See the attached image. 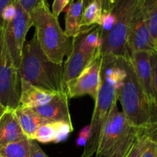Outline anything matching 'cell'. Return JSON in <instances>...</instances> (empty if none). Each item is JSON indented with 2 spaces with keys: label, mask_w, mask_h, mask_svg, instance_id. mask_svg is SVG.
Masks as SVG:
<instances>
[{
  "label": "cell",
  "mask_w": 157,
  "mask_h": 157,
  "mask_svg": "<svg viewBox=\"0 0 157 157\" xmlns=\"http://www.w3.org/2000/svg\"><path fill=\"white\" fill-rule=\"evenodd\" d=\"M18 77L32 85L53 93L66 92L64 69L46 57L40 48L36 34L25 41L18 67Z\"/></svg>",
  "instance_id": "1"
},
{
  "label": "cell",
  "mask_w": 157,
  "mask_h": 157,
  "mask_svg": "<svg viewBox=\"0 0 157 157\" xmlns=\"http://www.w3.org/2000/svg\"><path fill=\"white\" fill-rule=\"evenodd\" d=\"M30 18L42 52L51 61L62 64L64 56L68 57L71 53L73 38L67 36L61 29L47 2L38 5L30 14Z\"/></svg>",
  "instance_id": "2"
},
{
  "label": "cell",
  "mask_w": 157,
  "mask_h": 157,
  "mask_svg": "<svg viewBox=\"0 0 157 157\" xmlns=\"http://www.w3.org/2000/svg\"><path fill=\"white\" fill-rule=\"evenodd\" d=\"M121 58L126 76L121 87L116 91L117 98L129 122L136 128L141 129L150 121L153 107L138 80L129 56Z\"/></svg>",
  "instance_id": "3"
},
{
  "label": "cell",
  "mask_w": 157,
  "mask_h": 157,
  "mask_svg": "<svg viewBox=\"0 0 157 157\" xmlns=\"http://www.w3.org/2000/svg\"><path fill=\"white\" fill-rule=\"evenodd\" d=\"M137 136V128L129 122L115 102L104 125L96 157H125Z\"/></svg>",
  "instance_id": "4"
},
{
  "label": "cell",
  "mask_w": 157,
  "mask_h": 157,
  "mask_svg": "<svg viewBox=\"0 0 157 157\" xmlns=\"http://www.w3.org/2000/svg\"><path fill=\"white\" fill-rule=\"evenodd\" d=\"M117 101L115 84L110 76L108 67L101 61V85L90 125V138L84 147L81 157H92L96 153L101 134L111 107Z\"/></svg>",
  "instance_id": "5"
},
{
  "label": "cell",
  "mask_w": 157,
  "mask_h": 157,
  "mask_svg": "<svg viewBox=\"0 0 157 157\" xmlns=\"http://www.w3.org/2000/svg\"><path fill=\"white\" fill-rule=\"evenodd\" d=\"M139 0H116L111 9L115 20L112 29L100 35L101 53L117 57L127 56V37L133 12Z\"/></svg>",
  "instance_id": "6"
},
{
  "label": "cell",
  "mask_w": 157,
  "mask_h": 157,
  "mask_svg": "<svg viewBox=\"0 0 157 157\" xmlns=\"http://www.w3.org/2000/svg\"><path fill=\"white\" fill-rule=\"evenodd\" d=\"M20 81L18 69L9 52L3 29H0V104L6 108L19 105Z\"/></svg>",
  "instance_id": "7"
},
{
  "label": "cell",
  "mask_w": 157,
  "mask_h": 157,
  "mask_svg": "<svg viewBox=\"0 0 157 157\" xmlns=\"http://www.w3.org/2000/svg\"><path fill=\"white\" fill-rule=\"evenodd\" d=\"M15 3L16 14L10 22L5 23L3 32L6 45L14 64L18 70L26 35L32 27V21L30 15L21 9L17 1Z\"/></svg>",
  "instance_id": "8"
},
{
  "label": "cell",
  "mask_w": 157,
  "mask_h": 157,
  "mask_svg": "<svg viewBox=\"0 0 157 157\" xmlns=\"http://www.w3.org/2000/svg\"><path fill=\"white\" fill-rule=\"evenodd\" d=\"M101 53H98L81 71V73L66 84L68 98L89 95L96 101L101 85Z\"/></svg>",
  "instance_id": "9"
},
{
  "label": "cell",
  "mask_w": 157,
  "mask_h": 157,
  "mask_svg": "<svg viewBox=\"0 0 157 157\" xmlns=\"http://www.w3.org/2000/svg\"><path fill=\"white\" fill-rule=\"evenodd\" d=\"M144 0L138 1L130 22L127 37V55L136 51L154 52V40L149 31L143 8Z\"/></svg>",
  "instance_id": "10"
},
{
  "label": "cell",
  "mask_w": 157,
  "mask_h": 157,
  "mask_svg": "<svg viewBox=\"0 0 157 157\" xmlns=\"http://www.w3.org/2000/svg\"><path fill=\"white\" fill-rule=\"evenodd\" d=\"M152 52L150 51H136L130 53L128 56L147 99L153 107L154 104V92L151 64Z\"/></svg>",
  "instance_id": "11"
},
{
  "label": "cell",
  "mask_w": 157,
  "mask_h": 157,
  "mask_svg": "<svg viewBox=\"0 0 157 157\" xmlns=\"http://www.w3.org/2000/svg\"><path fill=\"white\" fill-rule=\"evenodd\" d=\"M32 110L50 122H65L72 124L67 92L57 93L48 103Z\"/></svg>",
  "instance_id": "12"
},
{
  "label": "cell",
  "mask_w": 157,
  "mask_h": 157,
  "mask_svg": "<svg viewBox=\"0 0 157 157\" xmlns=\"http://www.w3.org/2000/svg\"><path fill=\"white\" fill-rule=\"evenodd\" d=\"M25 139L27 136L20 127L14 109L8 108L0 117V149Z\"/></svg>",
  "instance_id": "13"
},
{
  "label": "cell",
  "mask_w": 157,
  "mask_h": 157,
  "mask_svg": "<svg viewBox=\"0 0 157 157\" xmlns=\"http://www.w3.org/2000/svg\"><path fill=\"white\" fill-rule=\"evenodd\" d=\"M19 105L28 108H35L48 103L57 93L48 91L32 85L23 78H20Z\"/></svg>",
  "instance_id": "14"
},
{
  "label": "cell",
  "mask_w": 157,
  "mask_h": 157,
  "mask_svg": "<svg viewBox=\"0 0 157 157\" xmlns=\"http://www.w3.org/2000/svg\"><path fill=\"white\" fill-rule=\"evenodd\" d=\"M14 111L23 133L29 140L32 139L34 133L40 126L50 123V121L41 117L31 108L18 105L14 109Z\"/></svg>",
  "instance_id": "15"
},
{
  "label": "cell",
  "mask_w": 157,
  "mask_h": 157,
  "mask_svg": "<svg viewBox=\"0 0 157 157\" xmlns=\"http://www.w3.org/2000/svg\"><path fill=\"white\" fill-rule=\"evenodd\" d=\"M94 58L86 56L73 44L71 53L67 57L64 64V82L65 86L69 81L76 78Z\"/></svg>",
  "instance_id": "16"
},
{
  "label": "cell",
  "mask_w": 157,
  "mask_h": 157,
  "mask_svg": "<svg viewBox=\"0 0 157 157\" xmlns=\"http://www.w3.org/2000/svg\"><path fill=\"white\" fill-rule=\"evenodd\" d=\"M83 13L82 0H77L75 2H71L65 15L66 35L71 38H75L87 28H82L81 25Z\"/></svg>",
  "instance_id": "17"
},
{
  "label": "cell",
  "mask_w": 157,
  "mask_h": 157,
  "mask_svg": "<svg viewBox=\"0 0 157 157\" xmlns=\"http://www.w3.org/2000/svg\"><path fill=\"white\" fill-rule=\"evenodd\" d=\"M103 15L101 0H94L83 9L81 25L82 28H90L99 25Z\"/></svg>",
  "instance_id": "18"
},
{
  "label": "cell",
  "mask_w": 157,
  "mask_h": 157,
  "mask_svg": "<svg viewBox=\"0 0 157 157\" xmlns=\"http://www.w3.org/2000/svg\"><path fill=\"white\" fill-rule=\"evenodd\" d=\"M0 153L2 157H30L31 140L27 138L9 144L0 149Z\"/></svg>",
  "instance_id": "19"
},
{
  "label": "cell",
  "mask_w": 157,
  "mask_h": 157,
  "mask_svg": "<svg viewBox=\"0 0 157 157\" xmlns=\"http://www.w3.org/2000/svg\"><path fill=\"white\" fill-rule=\"evenodd\" d=\"M144 15L153 39L157 38V0H144Z\"/></svg>",
  "instance_id": "20"
},
{
  "label": "cell",
  "mask_w": 157,
  "mask_h": 157,
  "mask_svg": "<svg viewBox=\"0 0 157 157\" xmlns=\"http://www.w3.org/2000/svg\"><path fill=\"white\" fill-rule=\"evenodd\" d=\"M56 124L50 122L40 126L32 136V140L38 141L41 144L54 143L56 136Z\"/></svg>",
  "instance_id": "21"
},
{
  "label": "cell",
  "mask_w": 157,
  "mask_h": 157,
  "mask_svg": "<svg viewBox=\"0 0 157 157\" xmlns=\"http://www.w3.org/2000/svg\"><path fill=\"white\" fill-rule=\"evenodd\" d=\"M138 130V136H142L157 144V118H150V121Z\"/></svg>",
  "instance_id": "22"
},
{
  "label": "cell",
  "mask_w": 157,
  "mask_h": 157,
  "mask_svg": "<svg viewBox=\"0 0 157 157\" xmlns=\"http://www.w3.org/2000/svg\"><path fill=\"white\" fill-rule=\"evenodd\" d=\"M55 124L57 132L54 143L58 144L67 139L69 134L74 130V127L72 124H69L65 122H55Z\"/></svg>",
  "instance_id": "23"
},
{
  "label": "cell",
  "mask_w": 157,
  "mask_h": 157,
  "mask_svg": "<svg viewBox=\"0 0 157 157\" xmlns=\"http://www.w3.org/2000/svg\"><path fill=\"white\" fill-rule=\"evenodd\" d=\"M141 157H157L156 143L144 137V146H143L142 153H141Z\"/></svg>",
  "instance_id": "24"
},
{
  "label": "cell",
  "mask_w": 157,
  "mask_h": 157,
  "mask_svg": "<svg viewBox=\"0 0 157 157\" xmlns=\"http://www.w3.org/2000/svg\"><path fill=\"white\" fill-rule=\"evenodd\" d=\"M151 64L153 71V86L154 92V104L153 107L157 108V54L155 52H152Z\"/></svg>",
  "instance_id": "25"
},
{
  "label": "cell",
  "mask_w": 157,
  "mask_h": 157,
  "mask_svg": "<svg viewBox=\"0 0 157 157\" xmlns=\"http://www.w3.org/2000/svg\"><path fill=\"white\" fill-rule=\"evenodd\" d=\"M144 136H138L137 139L132 146L131 149L125 157H141L143 146H144Z\"/></svg>",
  "instance_id": "26"
},
{
  "label": "cell",
  "mask_w": 157,
  "mask_h": 157,
  "mask_svg": "<svg viewBox=\"0 0 157 157\" xmlns=\"http://www.w3.org/2000/svg\"><path fill=\"white\" fill-rule=\"evenodd\" d=\"M16 1L23 10L30 15L32 11L38 5L44 2V0H16Z\"/></svg>",
  "instance_id": "27"
},
{
  "label": "cell",
  "mask_w": 157,
  "mask_h": 157,
  "mask_svg": "<svg viewBox=\"0 0 157 157\" xmlns=\"http://www.w3.org/2000/svg\"><path fill=\"white\" fill-rule=\"evenodd\" d=\"M90 138V125H86L80 130L76 139L77 147H85Z\"/></svg>",
  "instance_id": "28"
},
{
  "label": "cell",
  "mask_w": 157,
  "mask_h": 157,
  "mask_svg": "<svg viewBox=\"0 0 157 157\" xmlns=\"http://www.w3.org/2000/svg\"><path fill=\"white\" fill-rule=\"evenodd\" d=\"M73 1L74 0H54L52 12L55 17L58 18L60 14L64 10L67 5Z\"/></svg>",
  "instance_id": "29"
},
{
  "label": "cell",
  "mask_w": 157,
  "mask_h": 157,
  "mask_svg": "<svg viewBox=\"0 0 157 157\" xmlns=\"http://www.w3.org/2000/svg\"><path fill=\"white\" fill-rule=\"evenodd\" d=\"M16 3L15 2L13 3V4L9 5L5 9L2 13V20L4 21V24L5 23L10 22L13 19L15 14H16Z\"/></svg>",
  "instance_id": "30"
},
{
  "label": "cell",
  "mask_w": 157,
  "mask_h": 157,
  "mask_svg": "<svg viewBox=\"0 0 157 157\" xmlns=\"http://www.w3.org/2000/svg\"><path fill=\"white\" fill-rule=\"evenodd\" d=\"M30 157H49L44 150L38 146L36 141L31 140V156Z\"/></svg>",
  "instance_id": "31"
},
{
  "label": "cell",
  "mask_w": 157,
  "mask_h": 157,
  "mask_svg": "<svg viewBox=\"0 0 157 157\" xmlns=\"http://www.w3.org/2000/svg\"><path fill=\"white\" fill-rule=\"evenodd\" d=\"M94 0H82L83 4V9L88 6L91 2ZM102 2V8H103V14L108 13L110 10H111L112 7L113 6V0H101Z\"/></svg>",
  "instance_id": "32"
},
{
  "label": "cell",
  "mask_w": 157,
  "mask_h": 157,
  "mask_svg": "<svg viewBox=\"0 0 157 157\" xmlns=\"http://www.w3.org/2000/svg\"><path fill=\"white\" fill-rule=\"evenodd\" d=\"M16 0H0V29L4 27V21L2 20V13L8 6L13 4Z\"/></svg>",
  "instance_id": "33"
},
{
  "label": "cell",
  "mask_w": 157,
  "mask_h": 157,
  "mask_svg": "<svg viewBox=\"0 0 157 157\" xmlns=\"http://www.w3.org/2000/svg\"><path fill=\"white\" fill-rule=\"evenodd\" d=\"M150 118H157V108L156 107L152 108V115Z\"/></svg>",
  "instance_id": "34"
},
{
  "label": "cell",
  "mask_w": 157,
  "mask_h": 157,
  "mask_svg": "<svg viewBox=\"0 0 157 157\" xmlns=\"http://www.w3.org/2000/svg\"><path fill=\"white\" fill-rule=\"evenodd\" d=\"M7 109L8 108H6V107H4L2 104H0V117L2 116V114L5 113V112H6V110H7Z\"/></svg>",
  "instance_id": "35"
},
{
  "label": "cell",
  "mask_w": 157,
  "mask_h": 157,
  "mask_svg": "<svg viewBox=\"0 0 157 157\" xmlns=\"http://www.w3.org/2000/svg\"><path fill=\"white\" fill-rule=\"evenodd\" d=\"M154 52L157 54V38L154 41Z\"/></svg>",
  "instance_id": "36"
},
{
  "label": "cell",
  "mask_w": 157,
  "mask_h": 157,
  "mask_svg": "<svg viewBox=\"0 0 157 157\" xmlns=\"http://www.w3.org/2000/svg\"><path fill=\"white\" fill-rule=\"evenodd\" d=\"M115 1H116V0H113V4H114V2H115Z\"/></svg>",
  "instance_id": "37"
},
{
  "label": "cell",
  "mask_w": 157,
  "mask_h": 157,
  "mask_svg": "<svg viewBox=\"0 0 157 157\" xmlns=\"http://www.w3.org/2000/svg\"><path fill=\"white\" fill-rule=\"evenodd\" d=\"M0 157H2V154H1V153H0Z\"/></svg>",
  "instance_id": "38"
},
{
  "label": "cell",
  "mask_w": 157,
  "mask_h": 157,
  "mask_svg": "<svg viewBox=\"0 0 157 157\" xmlns=\"http://www.w3.org/2000/svg\"><path fill=\"white\" fill-rule=\"evenodd\" d=\"M44 1H45V2H47V0H44Z\"/></svg>",
  "instance_id": "39"
}]
</instances>
